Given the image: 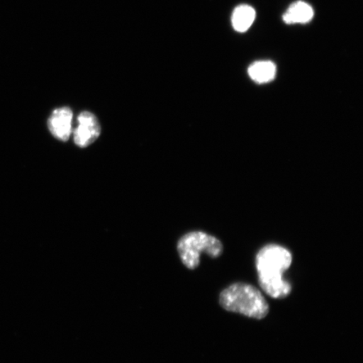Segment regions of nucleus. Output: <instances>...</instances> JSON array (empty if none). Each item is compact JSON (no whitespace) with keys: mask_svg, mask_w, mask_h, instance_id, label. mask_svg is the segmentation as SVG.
Here are the masks:
<instances>
[{"mask_svg":"<svg viewBox=\"0 0 363 363\" xmlns=\"http://www.w3.org/2000/svg\"><path fill=\"white\" fill-rule=\"evenodd\" d=\"M77 121L78 125L74 135L75 144L80 147H88L99 138L101 125L96 116L88 111L82 112Z\"/></svg>","mask_w":363,"mask_h":363,"instance_id":"nucleus-4","label":"nucleus"},{"mask_svg":"<svg viewBox=\"0 0 363 363\" xmlns=\"http://www.w3.org/2000/svg\"><path fill=\"white\" fill-rule=\"evenodd\" d=\"M220 303L225 311L262 320L269 312V303L259 289L251 284L235 283L221 292Z\"/></svg>","mask_w":363,"mask_h":363,"instance_id":"nucleus-2","label":"nucleus"},{"mask_svg":"<svg viewBox=\"0 0 363 363\" xmlns=\"http://www.w3.org/2000/svg\"><path fill=\"white\" fill-rule=\"evenodd\" d=\"M276 65L270 61H258L248 68L250 78L257 84H267L276 76Z\"/></svg>","mask_w":363,"mask_h":363,"instance_id":"nucleus-7","label":"nucleus"},{"mask_svg":"<svg viewBox=\"0 0 363 363\" xmlns=\"http://www.w3.org/2000/svg\"><path fill=\"white\" fill-rule=\"evenodd\" d=\"M293 262L291 252L279 245L263 247L256 257L258 283L271 298L281 299L292 292V286L284 278Z\"/></svg>","mask_w":363,"mask_h":363,"instance_id":"nucleus-1","label":"nucleus"},{"mask_svg":"<svg viewBox=\"0 0 363 363\" xmlns=\"http://www.w3.org/2000/svg\"><path fill=\"white\" fill-rule=\"evenodd\" d=\"M178 252L184 266L195 269L201 262L202 253L212 258L219 257L223 253V245L213 235L202 231H193L179 240Z\"/></svg>","mask_w":363,"mask_h":363,"instance_id":"nucleus-3","label":"nucleus"},{"mask_svg":"<svg viewBox=\"0 0 363 363\" xmlns=\"http://www.w3.org/2000/svg\"><path fill=\"white\" fill-rule=\"evenodd\" d=\"M255 18V10L252 6L242 4L235 9L231 21L235 30L245 33L252 26Z\"/></svg>","mask_w":363,"mask_h":363,"instance_id":"nucleus-8","label":"nucleus"},{"mask_svg":"<svg viewBox=\"0 0 363 363\" xmlns=\"http://www.w3.org/2000/svg\"><path fill=\"white\" fill-rule=\"evenodd\" d=\"M72 111L69 108H58L49 118L48 127L51 133L58 140L66 142L72 134Z\"/></svg>","mask_w":363,"mask_h":363,"instance_id":"nucleus-5","label":"nucleus"},{"mask_svg":"<svg viewBox=\"0 0 363 363\" xmlns=\"http://www.w3.org/2000/svg\"><path fill=\"white\" fill-rule=\"evenodd\" d=\"M314 16V11L310 4L303 1H298L292 4L284 15L286 24H306L310 22Z\"/></svg>","mask_w":363,"mask_h":363,"instance_id":"nucleus-6","label":"nucleus"}]
</instances>
